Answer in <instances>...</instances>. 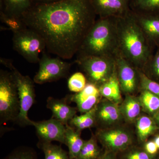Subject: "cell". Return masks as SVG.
I'll return each mask as SVG.
<instances>
[{
  "label": "cell",
  "mask_w": 159,
  "mask_h": 159,
  "mask_svg": "<svg viewBox=\"0 0 159 159\" xmlns=\"http://www.w3.org/2000/svg\"><path fill=\"white\" fill-rule=\"evenodd\" d=\"M0 19L2 22L7 26V29L12 31V33L27 28L20 19L8 16L1 11H0Z\"/></svg>",
  "instance_id": "30"
},
{
  "label": "cell",
  "mask_w": 159,
  "mask_h": 159,
  "mask_svg": "<svg viewBox=\"0 0 159 159\" xmlns=\"http://www.w3.org/2000/svg\"><path fill=\"white\" fill-rule=\"evenodd\" d=\"M155 119L156 122L159 124V110L156 114V115L155 117Z\"/></svg>",
  "instance_id": "37"
},
{
  "label": "cell",
  "mask_w": 159,
  "mask_h": 159,
  "mask_svg": "<svg viewBox=\"0 0 159 159\" xmlns=\"http://www.w3.org/2000/svg\"><path fill=\"white\" fill-rule=\"evenodd\" d=\"M116 154L114 152L106 151L99 159H117Z\"/></svg>",
  "instance_id": "34"
},
{
  "label": "cell",
  "mask_w": 159,
  "mask_h": 159,
  "mask_svg": "<svg viewBox=\"0 0 159 159\" xmlns=\"http://www.w3.org/2000/svg\"><path fill=\"white\" fill-rule=\"evenodd\" d=\"M96 106L91 110L80 116L76 115L69 122V125L75 129L81 131L93 127L97 123Z\"/></svg>",
  "instance_id": "22"
},
{
  "label": "cell",
  "mask_w": 159,
  "mask_h": 159,
  "mask_svg": "<svg viewBox=\"0 0 159 159\" xmlns=\"http://www.w3.org/2000/svg\"><path fill=\"white\" fill-rule=\"evenodd\" d=\"M95 12L99 18L124 17L130 9V0H92Z\"/></svg>",
  "instance_id": "12"
},
{
  "label": "cell",
  "mask_w": 159,
  "mask_h": 159,
  "mask_svg": "<svg viewBox=\"0 0 159 159\" xmlns=\"http://www.w3.org/2000/svg\"><path fill=\"white\" fill-rule=\"evenodd\" d=\"M78 159V158H76V159Z\"/></svg>",
  "instance_id": "38"
},
{
  "label": "cell",
  "mask_w": 159,
  "mask_h": 159,
  "mask_svg": "<svg viewBox=\"0 0 159 159\" xmlns=\"http://www.w3.org/2000/svg\"><path fill=\"white\" fill-rule=\"evenodd\" d=\"M116 63L121 91L126 94L133 93L140 88L141 70L119 55L116 57Z\"/></svg>",
  "instance_id": "9"
},
{
  "label": "cell",
  "mask_w": 159,
  "mask_h": 159,
  "mask_svg": "<svg viewBox=\"0 0 159 159\" xmlns=\"http://www.w3.org/2000/svg\"><path fill=\"white\" fill-rule=\"evenodd\" d=\"M31 125L35 127L39 142L57 141L65 144L66 125L57 119L52 118L48 120L39 122L31 120Z\"/></svg>",
  "instance_id": "11"
},
{
  "label": "cell",
  "mask_w": 159,
  "mask_h": 159,
  "mask_svg": "<svg viewBox=\"0 0 159 159\" xmlns=\"http://www.w3.org/2000/svg\"><path fill=\"white\" fill-rule=\"evenodd\" d=\"M77 58L119 55L118 18H99L89 31L77 53Z\"/></svg>",
  "instance_id": "3"
},
{
  "label": "cell",
  "mask_w": 159,
  "mask_h": 159,
  "mask_svg": "<svg viewBox=\"0 0 159 159\" xmlns=\"http://www.w3.org/2000/svg\"><path fill=\"white\" fill-rule=\"evenodd\" d=\"M140 89L146 90L159 97V83L148 78L140 70Z\"/></svg>",
  "instance_id": "32"
},
{
  "label": "cell",
  "mask_w": 159,
  "mask_h": 159,
  "mask_svg": "<svg viewBox=\"0 0 159 159\" xmlns=\"http://www.w3.org/2000/svg\"><path fill=\"white\" fill-rule=\"evenodd\" d=\"M1 63L10 70L17 86L20 110L15 123L23 127L31 125V120L28 117V112L35 101L34 80L29 76H24L21 74L13 65L11 60L2 58Z\"/></svg>",
  "instance_id": "4"
},
{
  "label": "cell",
  "mask_w": 159,
  "mask_h": 159,
  "mask_svg": "<svg viewBox=\"0 0 159 159\" xmlns=\"http://www.w3.org/2000/svg\"><path fill=\"white\" fill-rule=\"evenodd\" d=\"M39 63V69L33 80L39 84L57 81L66 77L71 66L70 63L61 60L60 57L52 58L44 52Z\"/></svg>",
  "instance_id": "8"
},
{
  "label": "cell",
  "mask_w": 159,
  "mask_h": 159,
  "mask_svg": "<svg viewBox=\"0 0 159 159\" xmlns=\"http://www.w3.org/2000/svg\"><path fill=\"white\" fill-rule=\"evenodd\" d=\"M38 147L44 154V159H70L69 152L52 142H39Z\"/></svg>",
  "instance_id": "23"
},
{
  "label": "cell",
  "mask_w": 159,
  "mask_h": 159,
  "mask_svg": "<svg viewBox=\"0 0 159 159\" xmlns=\"http://www.w3.org/2000/svg\"><path fill=\"white\" fill-rule=\"evenodd\" d=\"M133 12L136 21L148 42L155 48H159V15L140 14Z\"/></svg>",
  "instance_id": "14"
},
{
  "label": "cell",
  "mask_w": 159,
  "mask_h": 159,
  "mask_svg": "<svg viewBox=\"0 0 159 159\" xmlns=\"http://www.w3.org/2000/svg\"><path fill=\"white\" fill-rule=\"evenodd\" d=\"M102 156L96 137L93 136L89 140L85 141L77 158L99 159Z\"/></svg>",
  "instance_id": "24"
},
{
  "label": "cell",
  "mask_w": 159,
  "mask_h": 159,
  "mask_svg": "<svg viewBox=\"0 0 159 159\" xmlns=\"http://www.w3.org/2000/svg\"><path fill=\"white\" fill-rule=\"evenodd\" d=\"M3 159H39L34 148L29 146H20L15 148Z\"/></svg>",
  "instance_id": "28"
},
{
  "label": "cell",
  "mask_w": 159,
  "mask_h": 159,
  "mask_svg": "<svg viewBox=\"0 0 159 159\" xmlns=\"http://www.w3.org/2000/svg\"><path fill=\"white\" fill-rule=\"evenodd\" d=\"M122 115L120 107L115 102L99 101L96 106L97 123L104 125L112 124L119 121Z\"/></svg>",
  "instance_id": "16"
},
{
  "label": "cell",
  "mask_w": 159,
  "mask_h": 159,
  "mask_svg": "<svg viewBox=\"0 0 159 159\" xmlns=\"http://www.w3.org/2000/svg\"><path fill=\"white\" fill-rule=\"evenodd\" d=\"M13 48L28 62L39 63V55L46 48L44 41L36 33L27 28L13 33Z\"/></svg>",
  "instance_id": "7"
},
{
  "label": "cell",
  "mask_w": 159,
  "mask_h": 159,
  "mask_svg": "<svg viewBox=\"0 0 159 159\" xmlns=\"http://www.w3.org/2000/svg\"><path fill=\"white\" fill-rule=\"evenodd\" d=\"M154 142L156 143L157 146L158 148L159 149V136L156 137L155 139L154 140Z\"/></svg>",
  "instance_id": "36"
},
{
  "label": "cell",
  "mask_w": 159,
  "mask_h": 159,
  "mask_svg": "<svg viewBox=\"0 0 159 159\" xmlns=\"http://www.w3.org/2000/svg\"><path fill=\"white\" fill-rule=\"evenodd\" d=\"M102 97L111 102L118 103L122 99L120 84L117 72L110 79L98 87Z\"/></svg>",
  "instance_id": "19"
},
{
  "label": "cell",
  "mask_w": 159,
  "mask_h": 159,
  "mask_svg": "<svg viewBox=\"0 0 159 159\" xmlns=\"http://www.w3.org/2000/svg\"><path fill=\"white\" fill-rule=\"evenodd\" d=\"M96 138L107 151L116 153L123 152L130 147L133 143L129 134L119 129L100 130L97 132Z\"/></svg>",
  "instance_id": "10"
},
{
  "label": "cell",
  "mask_w": 159,
  "mask_h": 159,
  "mask_svg": "<svg viewBox=\"0 0 159 159\" xmlns=\"http://www.w3.org/2000/svg\"><path fill=\"white\" fill-rule=\"evenodd\" d=\"M122 159H156V156L147 153L144 148L129 147L123 152Z\"/></svg>",
  "instance_id": "31"
},
{
  "label": "cell",
  "mask_w": 159,
  "mask_h": 159,
  "mask_svg": "<svg viewBox=\"0 0 159 159\" xmlns=\"http://www.w3.org/2000/svg\"><path fill=\"white\" fill-rule=\"evenodd\" d=\"M98 87L88 82L81 92L67 96L68 101L75 102L77 110L85 113L95 107L98 104L101 97Z\"/></svg>",
  "instance_id": "13"
},
{
  "label": "cell",
  "mask_w": 159,
  "mask_h": 159,
  "mask_svg": "<svg viewBox=\"0 0 159 159\" xmlns=\"http://www.w3.org/2000/svg\"><path fill=\"white\" fill-rule=\"evenodd\" d=\"M76 62L85 74L87 82L98 87L116 73V58L89 56L77 58Z\"/></svg>",
  "instance_id": "6"
},
{
  "label": "cell",
  "mask_w": 159,
  "mask_h": 159,
  "mask_svg": "<svg viewBox=\"0 0 159 159\" xmlns=\"http://www.w3.org/2000/svg\"><path fill=\"white\" fill-rule=\"evenodd\" d=\"M87 83L85 75L81 72H77L69 78L68 87L71 92L78 93L84 89Z\"/></svg>",
  "instance_id": "29"
},
{
  "label": "cell",
  "mask_w": 159,
  "mask_h": 159,
  "mask_svg": "<svg viewBox=\"0 0 159 159\" xmlns=\"http://www.w3.org/2000/svg\"><path fill=\"white\" fill-rule=\"evenodd\" d=\"M141 70L148 78L159 83V47Z\"/></svg>",
  "instance_id": "25"
},
{
  "label": "cell",
  "mask_w": 159,
  "mask_h": 159,
  "mask_svg": "<svg viewBox=\"0 0 159 159\" xmlns=\"http://www.w3.org/2000/svg\"><path fill=\"white\" fill-rule=\"evenodd\" d=\"M130 6L134 13L159 15V0H130Z\"/></svg>",
  "instance_id": "21"
},
{
  "label": "cell",
  "mask_w": 159,
  "mask_h": 159,
  "mask_svg": "<svg viewBox=\"0 0 159 159\" xmlns=\"http://www.w3.org/2000/svg\"><path fill=\"white\" fill-rule=\"evenodd\" d=\"M140 100L136 97L126 94V97L120 107L122 115L129 121H133L139 116L141 112Z\"/></svg>",
  "instance_id": "20"
},
{
  "label": "cell",
  "mask_w": 159,
  "mask_h": 159,
  "mask_svg": "<svg viewBox=\"0 0 159 159\" xmlns=\"http://www.w3.org/2000/svg\"><path fill=\"white\" fill-rule=\"evenodd\" d=\"M97 16L92 0H62L33 4L21 20L42 38L49 53L70 59L77 54Z\"/></svg>",
  "instance_id": "1"
},
{
  "label": "cell",
  "mask_w": 159,
  "mask_h": 159,
  "mask_svg": "<svg viewBox=\"0 0 159 159\" xmlns=\"http://www.w3.org/2000/svg\"><path fill=\"white\" fill-rule=\"evenodd\" d=\"M80 131L67 124L66 125L65 145L68 148L70 159L77 158L85 141L80 137Z\"/></svg>",
  "instance_id": "18"
},
{
  "label": "cell",
  "mask_w": 159,
  "mask_h": 159,
  "mask_svg": "<svg viewBox=\"0 0 159 159\" xmlns=\"http://www.w3.org/2000/svg\"><path fill=\"white\" fill-rule=\"evenodd\" d=\"M140 100L142 106L149 113L159 110V97L146 90H141Z\"/></svg>",
  "instance_id": "27"
},
{
  "label": "cell",
  "mask_w": 159,
  "mask_h": 159,
  "mask_svg": "<svg viewBox=\"0 0 159 159\" xmlns=\"http://www.w3.org/2000/svg\"><path fill=\"white\" fill-rule=\"evenodd\" d=\"M137 128L139 140L141 142H144L155 130L156 127L150 118L143 116L138 119Z\"/></svg>",
  "instance_id": "26"
},
{
  "label": "cell",
  "mask_w": 159,
  "mask_h": 159,
  "mask_svg": "<svg viewBox=\"0 0 159 159\" xmlns=\"http://www.w3.org/2000/svg\"><path fill=\"white\" fill-rule=\"evenodd\" d=\"M68 102L67 97L61 99L49 97L47 100V107L52 112V118L65 125L76 116L77 111L76 107L69 105Z\"/></svg>",
  "instance_id": "15"
},
{
  "label": "cell",
  "mask_w": 159,
  "mask_h": 159,
  "mask_svg": "<svg viewBox=\"0 0 159 159\" xmlns=\"http://www.w3.org/2000/svg\"><path fill=\"white\" fill-rule=\"evenodd\" d=\"M33 5L31 0H1V10L10 17L21 19Z\"/></svg>",
  "instance_id": "17"
},
{
  "label": "cell",
  "mask_w": 159,
  "mask_h": 159,
  "mask_svg": "<svg viewBox=\"0 0 159 159\" xmlns=\"http://www.w3.org/2000/svg\"><path fill=\"white\" fill-rule=\"evenodd\" d=\"M33 4H50L60 2L62 0H31Z\"/></svg>",
  "instance_id": "35"
},
{
  "label": "cell",
  "mask_w": 159,
  "mask_h": 159,
  "mask_svg": "<svg viewBox=\"0 0 159 159\" xmlns=\"http://www.w3.org/2000/svg\"><path fill=\"white\" fill-rule=\"evenodd\" d=\"M144 149L147 153L151 155L156 156L159 148L153 141L146 142L144 145Z\"/></svg>",
  "instance_id": "33"
},
{
  "label": "cell",
  "mask_w": 159,
  "mask_h": 159,
  "mask_svg": "<svg viewBox=\"0 0 159 159\" xmlns=\"http://www.w3.org/2000/svg\"><path fill=\"white\" fill-rule=\"evenodd\" d=\"M20 110L17 86L11 71H0V122L15 123Z\"/></svg>",
  "instance_id": "5"
},
{
  "label": "cell",
  "mask_w": 159,
  "mask_h": 159,
  "mask_svg": "<svg viewBox=\"0 0 159 159\" xmlns=\"http://www.w3.org/2000/svg\"><path fill=\"white\" fill-rule=\"evenodd\" d=\"M119 55L142 70L153 54L155 48L145 37L131 11L118 18Z\"/></svg>",
  "instance_id": "2"
}]
</instances>
